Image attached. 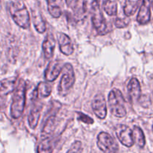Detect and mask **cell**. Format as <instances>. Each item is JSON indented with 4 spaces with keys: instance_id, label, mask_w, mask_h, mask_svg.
Here are the masks:
<instances>
[{
    "instance_id": "cell-6",
    "label": "cell",
    "mask_w": 153,
    "mask_h": 153,
    "mask_svg": "<svg viewBox=\"0 0 153 153\" xmlns=\"http://www.w3.org/2000/svg\"><path fill=\"white\" fill-rule=\"evenodd\" d=\"M91 13H92L91 19H92L93 25H94L95 29L97 30V33L100 35L105 34L108 32L107 22L105 19L104 15L102 13L101 9L97 3L94 5Z\"/></svg>"
},
{
    "instance_id": "cell-20",
    "label": "cell",
    "mask_w": 153,
    "mask_h": 153,
    "mask_svg": "<svg viewBox=\"0 0 153 153\" xmlns=\"http://www.w3.org/2000/svg\"><path fill=\"white\" fill-rule=\"evenodd\" d=\"M53 152V140L52 137H45L40 141L37 153H52Z\"/></svg>"
},
{
    "instance_id": "cell-17",
    "label": "cell",
    "mask_w": 153,
    "mask_h": 153,
    "mask_svg": "<svg viewBox=\"0 0 153 153\" xmlns=\"http://www.w3.org/2000/svg\"><path fill=\"white\" fill-rule=\"evenodd\" d=\"M42 105H35L31 108V111L29 112V115L28 117V125L30 128L34 129L37 126L39 120H40V113H41Z\"/></svg>"
},
{
    "instance_id": "cell-11",
    "label": "cell",
    "mask_w": 153,
    "mask_h": 153,
    "mask_svg": "<svg viewBox=\"0 0 153 153\" xmlns=\"http://www.w3.org/2000/svg\"><path fill=\"white\" fill-rule=\"evenodd\" d=\"M58 44H59L60 50L64 55L68 56V55H72L73 53L74 48H73L71 39L67 34L62 32L58 33Z\"/></svg>"
},
{
    "instance_id": "cell-3",
    "label": "cell",
    "mask_w": 153,
    "mask_h": 153,
    "mask_svg": "<svg viewBox=\"0 0 153 153\" xmlns=\"http://www.w3.org/2000/svg\"><path fill=\"white\" fill-rule=\"evenodd\" d=\"M108 104L111 111L117 117H123L126 114L125 100L123 95L120 90L114 88L108 95Z\"/></svg>"
},
{
    "instance_id": "cell-2",
    "label": "cell",
    "mask_w": 153,
    "mask_h": 153,
    "mask_svg": "<svg viewBox=\"0 0 153 153\" xmlns=\"http://www.w3.org/2000/svg\"><path fill=\"white\" fill-rule=\"evenodd\" d=\"M8 10L15 23L20 28L27 29L30 26V16L26 6L20 1H12L8 4Z\"/></svg>"
},
{
    "instance_id": "cell-21",
    "label": "cell",
    "mask_w": 153,
    "mask_h": 153,
    "mask_svg": "<svg viewBox=\"0 0 153 153\" xmlns=\"http://www.w3.org/2000/svg\"><path fill=\"white\" fill-rule=\"evenodd\" d=\"M132 135L134 143H137L139 147H144L145 143H146V140H145V136L144 134H143V131H142V129L140 127L136 126H134L132 130Z\"/></svg>"
},
{
    "instance_id": "cell-27",
    "label": "cell",
    "mask_w": 153,
    "mask_h": 153,
    "mask_svg": "<svg viewBox=\"0 0 153 153\" xmlns=\"http://www.w3.org/2000/svg\"><path fill=\"white\" fill-rule=\"evenodd\" d=\"M66 4L68 7L71 8L74 11H76L79 7V0H65Z\"/></svg>"
},
{
    "instance_id": "cell-30",
    "label": "cell",
    "mask_w": 153,
    "mask_h": 153,
    "mask_svg": "<svg viewBox=\"0 0 153 153\" xmlns=\"http://www.w3.org/2000/svg\"><path fill=\"white\" fill-rule=\"evenodd\" d=\"M1 8V0H0V10Z\"/></svg>"
},
{
    "instance_id": "cell-10",
    "label": "cell",
    "mask_w": 153,
    "mask_h": 153,
    "mask_svg": "<svg viewBox=\"0 0 153 153\" xmlns=\"http://www.w3.org/2000/svg\"><path fill=\"white\" fill-rule=\"evenodd\" d=\"M150 8V0H141L138 14L137 16V21L138 23L144 25L149 22L151 17Z\"/></svg>"
},
{
    "instance_id": "cell-22",
    "label": "cell",
    "mask_w": 153,
    "mask_h": 153,
    "mask_svg": "<svg viewBox=\"0 0 153 153\" xmlns=\"http://www.w3.org/2000/svg\"><path fill=\"white\" fill-rule=\"evenodd\" d=\"M35 91L37 94V97L46 98L50 96L52 93V86L46 82H40L38 84Z\"/></svg>"
},
{
    "instance_id": "cell-16",
    "label": "cell",
    "mask_w": 153,
    "mask_h": 153,
    "mask_svg": "<svg viewBox=\"0 0 153 153\" xmlns=\"http://www.w3.org/2000/svg\"><path fill=\"white\" fill-rule=\"evenodd\" d=\"M58 126V118L55 115H51L46 120L42 129V137H49L56 129Z\"/></svg>"
},
{
    "instance_id": "cell-18",
    "label": "cell",
    "mask_w": 153,
    "mask_h": 153,
    "mask_svg": "<svg viewBox=\"0 0 153 153\" xmlns=\"http://www.w3.org/2000/svg\"><path fill=\"white\" fill-rule=\"evenodd\" d=\"M32 18L34 28L37 32L40 34L44 33L46 30V24L41 13L39 10H34L32 8Z\"/></svg>"
},
{
    "instance_id": "cell-9",
    "label": "cell",
    "mask_w": 153,
    "mask_h": 153,
    "mask_svg": "<svg viewBox=\"0 0 153 153\" xmlns=\"http://www.w3.org/2000/svg\"><path fill=\"white\" fill-rule=\"evenodd\" d=\"M92 108L94 114L100 119L104 120L107 115V104L104 95L98 94L92 101Z\"/></svg>"
},
{
    "instance_id": "cell-29",
    "label": "cell",
    "mask_w": 153,
    "mask_h": 153,
    "mask_svg": "<svg viewBox=\"0 0 153 153\" xmlns=\"http://www.w3.org/2000/svg\"><path fill=\"white\" fill-rule=\"evenodd\" d=\"M150 3H151V5H152V9H153V0H150Z\"/></svg>"
},
{
    "instance_id": "cell-26",
    "label": "cell",
    "mask_w": 153,
    "mask_h": 153,
    "mask_svg": "<svg viewBox=\"0 0 153 153\" xmlns=\"http://www.w3.org/2000/svg\"><path fill=\"white\" fill-rule=\"evenodd\" d=\"M128 23H129V21L126 19H124V18H117L114 22L117 28H126V27L128 26Z\"/></svg>"
},
{
    "instance_id": "cell-8",
    "label": "cell",
    "mask_w": 153,
    "mask_h": 153,
    "mask_svg": "<svg viewBox=\"0 0 153 153\" xmlns=\"http://www.w3.org/2000/svg\"><path fill=\"white\" fill-rule=\"evenodd\" d=\"M64 66V63L58 59L50 61L45 70L44 76L46 80L49 82H54L62 72Z\"/></svg>"
},
{
    "instance_id": "cell-24",
    "label": "cell",
    "mask_w": 153,
    "mask_h": 153,
    "mask_svg": "<svg viewBox=\"0 0 153 153\" xmlns=\"http://www.w3.org/2000/svg\"><path fill=\"white\" fill-rule=\"evenodd\" d=\"M82 151H83V148H82V142L77 140L71 145L70 149L67 153H82Z\"/></svg>"
},
{
    "instance_id": "cell-5",
    "label": "cell",
    "mask_w": 153,
    "mask_h": 153,
    "mask_svg": "<svg viewBox=\"0 0 153 153\" xmlns=\"http://www.w3.org/2000/svg\"><path fill=\"white\" fill-rule=\"evenodd\" d=\"M97 145L104 153H117L118 145L114 139L105 131H102L97 137Z\"/></svg>"
},
{
    "instance_id": "cell-12",
    "label": "cell",
    "mask_w": 153,
    "mask_h": 153,
    "mask_svg": "<svg viewBox=\"0 0 153 153\" xmlns=\"http://www.w3.org/2000/svg\"><path fill=\"white\" fill-rule=\"evenodd\" d=\"M16 76L9 77L0 81V97H4L14 91L17 85Z\"/></svg>"
},
{
    "instance_id": "cell-25",
    "label": "cell",
    "mask_w": 153,
    "mask_h": 153,
    "mask_svg": "<svg viewBox=\"0 0 153 153\" xmlns=\"http://www.w3.org/2000/svg\"><path fill=\"white\" fill-rule=\"evenodd\" d=\"M77 117L79 120L82 121V122L85 123L86 124H93L94 123V120L91 117L85 114L84 113H81V112H78Z\"/></svg>"
},
{
    "instance_id": "cell-19",
    "label": "cell",
    "mask_w": 153,
    "mask_h": 153,
    "mask_svg": "<svg viewBox=\"0 0 153 153\" xmlns=\"http://www.w3.org/2000/svg\"><path fill=\"white\" fill-rule=\"evenodd\" d=\"M141 0H126L123 7L124 13L126 16H131L135 13L140 4Z\"/></svg>"
},
{
    "instance_id": "cell-4",
    "label": "cell",
    "mask_w": 153,
    "mask_h": 153,
    "mask_svg": "<svg viewBox=\"0 0 153 153\" xmlns=\"http://www.w3.org/2000/svg\"><path fill=\"white\" fill-rule=\"evenodd\" d=\"M62 76L60 80L59 85L58 86V91L59 94L62 97L67 96L70 93L76 82L75 73L72 64H64L62 70Z\"/></svg>"
},
{
    "instance_id": "cell-13",
    "label": "cell",
    "mask_w": 153,
    "mask_h": 153,
    "mask_svg": "<svg viewBox=\"0 0 153 153\" xmlns=\"http://www.w3.org/2000/svg\"><path fill=\"white\" fill-rule=\"evenodd\" d=\"M55 43H56V42H55V39L53 34H48L46 37H45L43 42V45H42L43 54H44V56L46 59H51L53 56Z\"/></svg>"
},
{
    "instance_id": "cell-1",
    "label": "cell",
    "mask_w": 153,
    "mask_h": 153,
    "mask_svg": "<svg viewBox=\"0 0 153 153\" xmlns=\"http://www.w3.org/2000/svg\"><path fill=\"white\" fill-rule=\"evenodd\" d=\"M26 98V83L23 79H19L12 97L10 115L13 119H19L24 112Z\"/></svg>"
},
{
    "instance_id": "cell-7",
    "label": "cell",
    "mask_w": 153,
    "mask_h": 153,
    "mask_svg": "<svg viewBox=\"0 0 153 153\" xmlns=\"http://www.w3.org/2000/svg\"><path fill=\"white\" fill-rule=\"evenodd\" d=\"M115 133L120 143L127 147H131L134 145L132 130L126 125H117L115 128Z\"/></svg>"
},
{
    "instance_id": "cell-28",
    "label": "cell",
    "mask_w": 153,
    "mask_h": 153,
    "mask_svg": "<svg viewBox=\"0 0 153 153\" xmlns=\"http://www.w3.org/2000/svg\"><path fill=\"white\" fill-rule=\"evenodd\" d=\"M106 1L107 0H97V4H98L99 7H101V6H103V4H105Z\"/></svg>"
},
{
    "instance_id": "cell-23",
    "label": "cell",
    "mask_w": 153,
    "mask_h": 153,
    "mask_svg": "<svg viewBox=\"0 0 153 153\" xmlns=\"http://www.w3.org/2000/svg\"><path fill=\"white\" fill-rule=\"evenodd\" d=\"M103 8L109 16H116L117 14V2L116 0H107L103 4Z\"/></svg>"
},
{
    "instance_id": "cell-14",
    "label": "cell",
    "mask_w": 153,
    "mask_h": 153,
    "mask_svg": "<svg viewBox=\"0 0 153 153\" xmlns=\"http://www.w3.org/2000/svg\"><path fill=\"white\" fill-rule=\"evenodd\" d=\"M48 11L54 18H59L63 13L64 2L63 0H46Z\"/></svg>"
},
{
    "instance_id": "cell-15",
    "label": "cell",
    "mask_w": 153,
    "mask_h": 153,
    "mask_svg": "<svg viewBox=\"0 0 153 153\" xmlns=\"http://www.w3.org/2000/svg\"><path fill=\"white\" fill-rule=\"evenodd\" d=\"M128 93L132 101H137L141 95V89L139 81L136 78H132L128 84Z\"/></svg>"
}]
</instances>
